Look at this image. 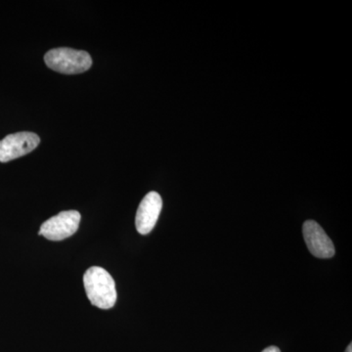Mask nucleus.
Listing matches in <instances>:
<instances>
[{"label":"nucleus","mask_w":352,"mask_h":352,"mask_svg":"<svg viewBox=\"0 0 352 352\" xmlns=\"http://www.w3.org/2000/svg\"><path fill=\"white\" fill-rule=\"evenodd\" d=\"M302 234L308 251L315 258H331L335 256V247L332 240L316 221H305L302 226Z\"/></svg>","instance_id":"39448f33"},{"label":"nucleus","mask_w":352,"mask_h":352,"mask_svg":"<svg viewBox=\"0 0 352 352\" xmlns=\"http://www.w3.org/2000/svg\"><path fill=\"white\" fill-rule=\"evenodd\" d=\"M263 352H281V351L277 346H270L263 349Z\"/></svg>","instance_id":"0eeeda50"},{"label":"nucleus","mask_w":352,"mask_h":352,"mask_svg":"<svg viewBox=\"0 0 352 352\" xmlns=\"http://www.w3.org/2000/svg\"><path fill=\"white\" fill-rule=\"evenodd\" d=\"M346 352H352V344H349V346L346 347Z\"/></svg>","instance_id":"6e6552de"},{"label":"nucleus","mask_w":352,"mask_h":352,"mask_svg":"<svg viewBox=\"0 0 352 352\" xmlns=\"http://www.w3.org/2000/svg\"><path fill=\"white\" fill-rule=\"evenodd\" d=\"M46 66L65 75H76L90 69L91 56L83 50L62 47L51 50L44 56Z\"/></svg>","instance_id":"f03ea898"},{"label":"nucleus","mask_w":352,"mask_h":352,"mask_svg":"<svg viewBox=\"0 0 352 352\" xmlns=\"http://www.w3.org/2000/svg\"><path fill=\"white\" fill-rule=\"evenodd\" d=\"M82 215L78 210H66L46 220L41 226L39 235L50 241H62L78 231Z\"/></svg>","instance_id":"7ed1b4c3"},{"label":"nucleus","mask_w":352,"mask_h":352,"mask_svg":"<svg viewBox=\"0 0 352 352\" xmlns=\"http://www.w3.org/2000/svg\"><path fill=\"white\" fill-rule=\"evenodd\" d=\"M83 285L88 300L101 309H110L117 302V289L113 277L104 268L94 266L85 273Z\"/></svg>","instance_id":"f257e3e1"},{"label":"nucleus","mask_w":352,"mask_h":352,"mask_svg":"<svg viewBox=\"0 0 352 352\" xmlns=\"http://www.w3.org/2000/svg\"><path fill=\"white\" fill-rule=\"evenodd\" d=\"M163 208V200L157 192H149L141 201L136 212L135 226L141 235H147L156 226Z\"/></svg>","instance_id":"423d86ee"},{"label":"nucleus","mask_w":352,"mask_h":352,"mask_svg":"<svg viewBox=\"0 0 352 352\" xmlns=\"http://www.w3.org/2000/svg\"><path fill=\"white\" fill-rule=\"evenodd\" d=\"M41 143L36 133L30 131L9 134L0 140V162L8 163L34 151Z\"/></svg>","instance_id":"20e7f679"}]
</instances>
